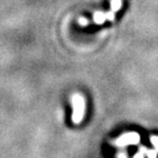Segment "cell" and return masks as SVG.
Segmentation results:
<instances>
[{
	"label": "cell",
	"instance_id": "obj_1",
	"mask_svg": "<svg viewBox=\"0 0 158 158\" xmlns=\"http://www.w3.org/2000/svg\"><path fill=\"white\" fill-rule=\"evenodd\" d=\"M73 103V115L72 120L75 124H79L82 121L85 116V109H86V102L84 97L80 94H74L72 97Z\"/></svg>",
	"mask_w": 158,
	"mask_h": 158
},
{
	"label": "cell",
	"instance_id": "obj_2",
	"mask_svg": "<svg viewBox=\"0 0 158 158\" xmlns=\"http://www.w3.org/2000/svg\"><path fill=\"white\" fill-rule=\"evenodd\" d=\"M139 142V135L135 132H131V133H126L122 135L120 138H118L115 141V145L118 146H126V145H135Z\"/></svg>",
	"mask_w": 158,
	"mask_h": 158
},
{
	"label": "cell",
	"instance_id": "obj_3",
	"mask_svg": "<svg viewBox=\"0 0 158 158\" xmlns=\"http://www.w3.org/2000/svg\"><path fill=\"white\" fill-rule=\"evenodd\" d=\"M92 20H94V23H96V24H103L106 21V12H103V11H97V12L94 13V19Z\"/></svg>",
	"mask_w": 158,
	"mask_h": 158
},
{
	"label": "cell",
	"instance_id": "obj_4",
	"mask_svg": "<svg viewBox=\"0 0 158 158\" xmlns=\"http://www.w3.org/2000/svg\"><path fill=\"white\" fill-rule=\"evenodd\" d=\"M122 7V0H110V9L112 12H118Z\"/></svg>",
	"mask_w": 158,
	"mask_h": 158
},
{
	"label": "cell",
	"instance_id": "obj_5",
	"mask_svg": "<svg viewBox=\"0 0 158 158\" xmlns=\"http://www.w3.org/2000/svg\"><path fill=\"white\" fill-rule=\"evenodd\" d=\"M106 21H114V19H115V13L112 12L111 10H110L109 12H106Z\"/></svg>",
	"mask_w": 158,
	"mask_h": 158
},
{
	"label": "cell",
	"instance_id": "obj_6",
	"mask_svg": "<svg viewBox=\"0 0 158 158\" xmlns=\"http://www.w3.org/2000/svg\"><path fill=\"white\" fill-rule=\"evenodd\" d=\"M78 23L81 25V27H86V25L89 24V21H88V19H86V18H79Z\"/></svg>",
	"mask_w": 158,
	"mask_h": 158
},
{
	"label": "cell",
	"instance_id": "obj_7",
	"mask_svg": "<svg viewBox=\"0 0 158 158\" xmlns=\"http://www.w3.org/2000/svg\"><path fill=\"white\" fill-rule=\"evenodd\" d=\"M151 141H152V143L154 144V146H155V148L157 149V152H158V137H157V136H152Z\"/></svg>",
	"mask_w": 158,
	"mask_h": 158
}]
</instances>
